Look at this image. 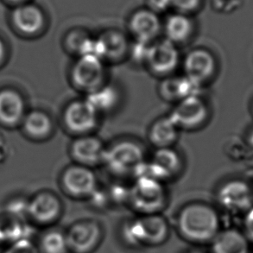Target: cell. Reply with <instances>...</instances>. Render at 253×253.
<instances>
[{"mask_svg":"<svg viewBox=\"0 0 253 253\" xmlns=\"http://www.w3.org/2000/svg\"><path fill=\"white\" fill-rule=\"evenodd\" d=\"M219 217L214 208L202 202H192L178 212L175 226L179 236L194 245L210 244L219 231Z\"/></svg>","mask_w":253,"mask_h":253,"instance_id":"1","label":"cell"},{"mask_svg":"<svg viewBox=\"0 0 253 253\" xmlns=\"http://www.w3.org/2000/svg\"><path fill=\"white\" fill-rule=\"evenodd\" d=\"M120 90L116 85L107 82L106 84L85 96L100 116L111 113L119 108L121 100Z\"/></svg>","mask_w":253,"mask_h":253,"instance_id":"23","label":"cell"},{"mask_svg":"<svg viewBox=\"0 0 253 253\" xmlns=\"http://www.w3.org/2000/svg\"><path fill=\"white\" fill-rule=\"evenodd\" d=\"M205 0H169L170 12H179L195 17L201 11Z\"/></svg>","mask_w":253,"mask_h":253,"instance_id":"27","label":"cell"},{"mask_svg":"<svg viewBox=\"0 0 253 253\" xmlns=\"http://www.w3.org/2000/svg\"><path fill=\"white\" fill-rule=\"evenodd\" d=\"M181 67L183 76L203 87L215 76L217 61L209 49L198 47L182 56Z\"/></svg>","mask_w":253,"mask_h":253,"instance_id":"13","label":"cell"},{"mask_svg":"<svg viewBox=\"0 0 253 253\" xmlns=\"http://www.w3.org/2000/svg\"><path fill=\"white\" fill-rule=\"evenodd\" d=\"M95 37L83 28H74L66 33L62 44L68 54L78 58L83 55H94Z\"/></svg>","mask_w":253,"mask_h":253,"instance_id":"24","label":"cell"},{"mask_svg":"<svg viewBox=\"0 0 253 253\" xmlns=\"http://www.w3.org/2000/svg\"><path fill=\"white\" fill-rule=\"evenodd\" d=\"M1 253H41L38 245L29 238L16 240L3 248Z\"/></svg>","mask_w":253,"mask_h":253,"instance_id":"28","label":"cell"},{"mask_svg":"<svg viewBox=\"0 0 253 253\" xmlns=\"http://www.w3.org/2000/svg\"><path fill=\"white\" fill-rule=\"evenodd\" d=\"M126 29L132 41L152 43L163 36V19L161 15L149 7H140L129 15Z\"/></svg>","mask_w":253,"mask_h":253,"instance_id":"11","label":"cell"},{"mask_svg":"<svg viewBox=\"0 0 253 253\" xmlns=\"http://www.w3.org/2000/svg\"><path fill=\"white\" fill-rule=\"evenodd\" d=\"M245 228L247 238L253 242V209H251L247 212L245 220Z\"/></svg>","mask_w":253,"mask_h":253,"instance_id":"32","label":"cell"},{"mask_svg":"<svg viewBox=\"0 0 253 253\" xmlns=\"http://www.w3.org/2000/svg\"><path fill=\"white\" fill-rule=\"evenodd\" d=\"M37 245L41 253H69L65 230L52 226L42 233Z\"/></svg>","mask_w":253,"mask_h":253,"instance_id":"26","label":"cell"},{"mask_svg":"<svg viewBox=\"0 0 253 253\" xmlns=\"http://www.w3.org/2000/svg\"><path fill=\"white\" fill-rule=\"evenodd\" d=\"M210 245L212 253H248L247 239L234 229L219 231Z\"/></svg>","mask_w":253,"mask_h":253,"instance_id":"25","label":"cell"},{"mask_svg":"<svg viewBox=\"0 0 253 253\" xmlns=\"http://www.w3.org/2000/svg\"><path fill=\"white\" fill-rule=\"evenodd\" d=\"M106 65L99 56L92 54L76 58L69 70L73 87L85 96L95 91L108 82Z\"/></svg>","mask_w":253,"mask_h":253,"instance_id":"5","label":"cell"},{"mask_svg":"<svg viewBox=\"0 0 253 253\" xmlns=\"http://www.w3.org/2000/svg\"><path fill=\"white\" fill-rule=\"evenodd\" d=\"M100 115L85 98L71 100L62 114L63 127L74 137L94 133L99 126Z\"/></svg>","mask_w":253,"mask_h":253,"instance_id":"6","label":"cell"},{"mask_svg":"<svg viewBox=\"0 0 253 253\" xmlns=\"http://www.w3.org/2000/svg\"><path fill=\"white\" fill-rule=\"evenodd\" d=\"M197 24L194 16L179 12H169L163 19V36L166 40L181 47L195 38Z\"/></svg>","mask_w":253,"mask_h":253,"instance_id":"17","label":"cell"},{"mask_svg":"<svg viewBox=\"0 0 253 253\" xmlns=\"http://www.w3.org/2000/svg\"><path fill=\"white\" fill-rule=\"evenodd\" d=\"M181 132L168 114L158 118L151 124L148 130V140L155 149L174 147Z\"/></svg>","mask_w":253,"mask_h":253,"instance_id":"21","label":"cell"},{"mask_svg":"<svg viewBox=\"0 0 253 253\" xmlns=\"http://www.w3.org/2000/svg\"><path fill=\"white\" fill-rule=\"evenodd\" d=\"M200 253V252H195V251H194V252H188V253Z\"/></svg>","mask_w":253,"mask_h":253,"instance_id":"36","label":"cell"},{"mask_svg":"<svg viewBox=\"0 0 253 253\" xmlns=\"http://www.w3.org/2000/svg\"><path fill=\"white\" fill-rule=\"evenodd\" d=\"M169 115L181 131H194L205 126L209 121L210 111L202 94H197L174 104Z\"/></svg>","mask_w":253,"mask_h":253,"instance_id":"9","label":"cell"},{"mask_svg":"<svg viewBox=\"0 0 253 253\" xmlns=\"http://www.w3.org/2000/svg\"><path fill=\"white\" fill-rule=\"evenodd\" d=\"M63 212L62 200L54 192H38L29 199L27 218L42 227H51L61 219Z\"/></svg>","mask_w":253,"mask_h":253,"instance_id":"12","label":"cell"},{"mask_svg":"<svg viewBox=\"0 0 253 253\" xmlns=\"http://www.w3.org/2000/svg\"><path fill=\"white\" fill-rule=\"evenodd\" d=\"M169 236V224L161 213L137 215L127 219L120 228V237L134 249L162 246Z\"/></svg>","mask_w":253,"mask_h":253,"instance_id":"2","label":"cell"},{"mask_svg":"<svg viewBox=\"0 0 253 253\" xmlns=\"http://www.w3.org/2000/svg\"><path fill=\"white\" fill-rule=\"evenodd\" d=\"M240 0H211L212 10L218 13H230L239 7Z\"/></svg>","mask_w":253,"mask_h":253,"instance_id":"31","label":"cell"},{"mask_svg":"<svg viewBox=\"0 0 253 253\" xmlns=\"http://www.w3.org/2000/svg\"><path fill=\"white\" fill-rule=\"evenodd\" d=\"M216 196L219 205L229 211H245L252 206V192L244 181L226 182L219 188Z\"/></svg>","mask_w":253,"mask_h":253,"instance_id":"18","label":"cell"},{"mask_svg":"<svg viewBox=\"0 0 253 253\" xmlns=\"http://www.w3.org/2000/svg\"><path fill=\"white\" fill-rule=\"evenodd\" d=\"M21 124L24 133L35 140L48 139L55 130L51 116L42 110H31L25 114Z\"/></svg>","mask_w":253,"mask_h":253,"instance_id":"22","label":"cell"},{"mask_svg":"<svg viewBox=\"0 0 253 253\" xmlns=\"http://www.w3.org/2000/svg\"><path fill=\"white\" fill-rule=\"evenodd\" d=\"M202 86L193 83L186 76H168L161 79L158 86V94L166 102L176 103L189 96L201 94Z\"/></svg>","mask_w":253,"mask_h":253,"instance_id":"19","label":"cell"},{"mask_svg":"<svg viewBox=\"0 0 253 253\" xmlns=\"http://www.w3.org/2000/svg\"><path fill=\"white\" fill-rule=\"evenodd\" d=\"M69 253H92L100 246L104 229L94 219H82L72 223L65 230Z\"/></svg>","mask_w":253,"mask_h":253,"instance_id":"8","label":"cell"},{"mask_svg":"<svg viewBox=\"0 0 253 253\" xmlns=\"http://www.w3.org/2000/svg\"><path fill=\"white\" fill-rule=\"evenodd\" d=\"M250 144L251 146L253 148V132L252 133V135H251L250 137Z\"/></svg>","mask_w":253,"mask_h":253,"instance_id":"35","label":"cell"},{"mask_svg":"<svg viewBox=\"0 0 253 253\" xmlns=\"http://www.w3.org/2000/svg\"><path fill=\"white\" fill-rule=\"evenodd\" d=\"M86 201H88L92 208L97 210L106 209L112 205L107 189L100 187L97 188Z\"/></svg>","mask_w":253,"mask_h":253,"instance_id":"30","label":"cell"},{"mask_svg":"<svg viewBox=\"0 0 253 253\" xmlns=\"http://www.w3.org/2000/svg\"><path fill=\"white\" fill-rule=\"evenodd\" d=\"M106 145L95 134L76 137L69 146V154L75 164L89 168L102 165Z\"/></svg>","mask_w":253,"mask_h":253,"instance_id":"16","label":"cell"},{"mask_svg":"<svg viewBox=\"0 0 253 253\" xmlns=\"http://www.w3.org/2000/svg\"><path fill=\"white\" fill-rule=\"evenodd\" d=\"M146 160L144 146L131 138H122L106 145L103 166L117 176L133 175L139 165Z\"/></svg>","mask_w":253,"mask_h":253,"instance_id":"4","label":"cell"},{"mask_svg":"<svg viewBox=\"0 0 253 253\" xmlns=\"http://www.w3.org/2000/svg\"><path fill=\"white\" fill-rule=\"evenodd\" d=\"M6 45L3 41V39L0 38V66L2 65V63L4 62L5 57H6Z\"/></svg>","mask_w":253,"mask_h":253,"instance_id":"33","label":"cell"},{"mask_svg":"<svg viewBox=\"0 0 253 253\" xmlns=\"http://www.w3.org/2000/svg\"><path fill=\"white\" fill-rule=\"evenodd\" d=\"M28 202L25 198H14L7 203V216L13 219L24 220L27 218Z\"/></svg>","mask_w":253,"mask_h":253,"instance_id":"29","label":"cell"},{"mask_svg":"<svg viewBox=\"0 0 253 253\" xmlns=\"http://www.w3.org/2000/svg\"><path fill=\"white\" fill-rule=\"evenodd\" d=\"M60 184L62 191L70 198L85 201L99 187L93 169L75 163L62 171Z\"/></svg>","mask_w":253,"mask_h":253,"instance_id":"10","label":"cell"},{"mask_svg":"<svg viewBox=\"0 0 253 253\" xmlns=\"http://www.w3.org/2000/svg\"><path fill=\"white\" fill-rule=\"evenodd\" d=\"M3 1H5V2H7V3L12 4V5H14V6H16V5H18V4H21V3H26V2H30L31 0H3Z\"/></svg>","mask_w":253,"mask_h":253,"instance_id":"34","label":"cell"},{"mask_svg":"<svg viewBox=\"0 0 253 253\" xmlns=\"http://www.w3.org/2000/svg\"><path fill=\"white\" fill-rule=\"evenodd\" d=\"M10 20L16 31L27 38L40 36L48 25V18L43 9L31 1L14 6Z\"/></svg>","mask_w":253,"mask_h":253,"instance_id":"14","label":"cell"},{"mask_svg":"<svg viewBox=\"0 0 253 253\" xmlns=\"http://www.w3.org/2000/svg\"><path fill=\"white\" fill-rule=\"evenodd\" d=\"M26 104L20 92L13 88L0 90V124L16 126L22 123L26 114Z\"/></svg>","mask_w":253,"mask_h":253,"instance_id":"20","label":"cell"},{"mask_svg":"<svg viewBox=\"0 0 253 253\" xmlns=\"http://www.w3.org/2000/svg\"><path fill=\"white\" fill-rule=\"evenodd\" d=\"M179 48L165 38H160L150 45L144 68L161 79L173 76L181 65L182 55Z\"/></svg>","mask_w":253,"mask_h":253,"instance_id":"7","label":"cell"},{"mask_svg":"<svg viewBox=\"0 0 253 253\" xmlns=\"http://www.w3.org/2000/svg\"><path fill=\"white\" fill-rule=\"evenodd\" d=\"M131 42L127 33L108 29L95 37L94 55L106 62L115 64L128 59Z\"/></svg>","mask_w":253,"mask_h":253,"instance_id":"15","label":"cell"},{"mask_svg":"<svg viewBox=\"0 0 253 253\" xmlns=\"http://www.w3.org/2000/svg\"><path fill=\"white\" fill-rule=\"evenodd\" d=\"M168 202V190L163 181L153 178H135L130 186L128 206L137 215L161 213Z\"/></svg>","mask_w":253,"mask_h":253,"instance_id":"3","label":"cell"}]
</instances>
